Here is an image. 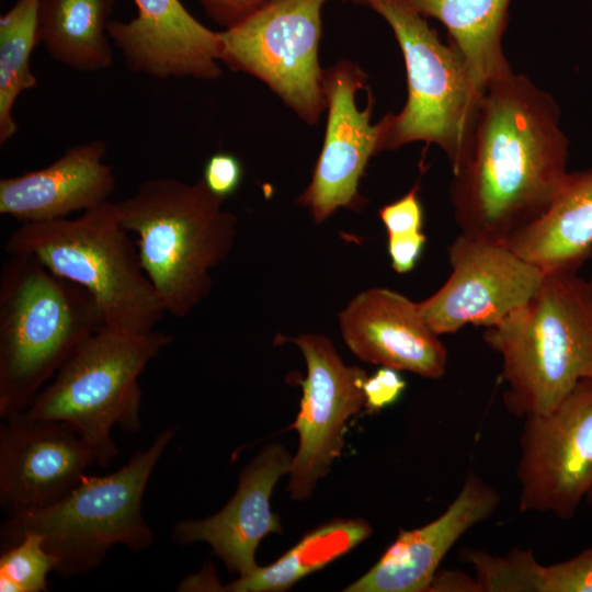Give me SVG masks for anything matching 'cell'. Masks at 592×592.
Segmentation results:
<instances>
[{"label": "cell", "mask_w": 592, "mask_h": 592, "mask_svg": "<svg viewBox=\"0 0 592 592\" xmlns=\"http://www.w3.org/2000/svg\"><path fill=\"white\" fill-rule=\"evenodd\" d=\"M372 534V526L363 519L333 520L307 533L273 563L258 566L228 583L224 591H286L304 577L348 554Z\"/></svg>", "instance_id": "cell-23"}, {"label": "cell", "mask_w": 592, "mask_h": 592, "mask_svg": "<svg viewBox=\"0 0 592 592\" xmlns=\"http://www.w3.org/2000/svg\"><path fill=\"white\" fill-rule=\"evenodd\" d=\"M383 16L403 55L408 98L397 114L379 122V150L414 141L439 146L453 173L464 162L475 130L482 94L451 45H445L425 18L402 0H361Z\"/></svg>", "instance_id": "cell-8"}, {"label": "cell", "mask_w": 592, "mask_h": 592, "mask_svg": "<svg viewBox=\"0 0 592 592\" xmlns=\"http://www.w3.org/2000/svg\"><path fill=\"white\" fill-rule=\"evenodd\" d=\"M516 477L522 513L576 515L592 488V379L550 412L524 418Z\"/></svg>", "instance_id": "cell-10"}, {"label": "cell", "mask_w": 592, "mask_h": 592, "mask_svg": "<svg viewBox=\"0 0 592 592\" xmlns=\"http://www.w3.org/2000/svg\"><path fill=\"white\" fill-rule=\"evenodd\" d=\"M345 1H353V2H355V3H360V2H361V0H345Z\"/></svg>", "instance_id": "cell-35"}, {"label": "cell", "mask_w": 592, "mask_h": 592, "mask_svg": "<svg viewBox=\"0 0 592 592\" xmlns=\"http://www.w3.org/2000/svg\"><path fill=\"white\" fill-rule=\"evenodd\" d=\"M105 325L86 289L33 255L9 254L0 272V419L26 410L75 351Z\"/></svg>", "instance_id": "cell-4"}, {"label": "cell", "mask_w": 592, "mask_h": 592, "mask_svg": "<svg viewBox=\"0 0 592 592\" xmlns=\"http://www.w3.org/2000/svg\"><path fill=\"white\" fill-rule=\"evenodd\" d=\"M288 340L300 350L307 375L301 382L299 412L291 425L298 432L299 445L292 459L287 491L293 500L306 501L341 455L349 421L365 407L367 374L346 365L323 334L306 333Z\"/></svg>", "instance_id": "cell-11"}, {"label": "cell", "mask_w": 592, "mask_h": 592, "mask_svg": "<svg viewBox=\"0 0 592 592\" xmlns=\"http://www.w3.org/2000/svg\"><path fill=\"white\" fill-rule=\"evenodd\" d=\"M568 157L553 95L513 71L493 81L449 186L460 232L504 243L548 207L569 172Z\"/></svg>", "instance_id": "cell-1"}, {"label": "cell", "mask_w": 592, "mask_h": 592, "mask_svg": "<svg viewBox=\"0 0 592 592\" xmlns=\"http://www.w3.org/2000/svg\"><path fill=\"white\" fill-rule=\"evenodd\" d=\"M201 178L189 184L175 178L144 181L117 204L122 226L138 236L145 273L167 312L184 318L209 294L212 270L230 254L236 217L223 208Z\"/></svg>", "instance_id": "cell-3"}, {"label": "cell", "mask_w": 592, "mask_h": 592, "mask_svg": "<svg viewBox=\"0 0 592 592\" xmlns=\"http://www.w3.org/2000/svg\"><path fill=\"white\" fill-rule=\"evenodd\" d=\"M500 502V493L470 471L439 517L400 531L379 560L344 591L425 592L448 550L468 530L489 519Z\"/></svg>", "instance_id": "cell-18"}, {"label": "cell", "mask_w": 592, "mask_h": 592, "mask_svg": "<svg viewBox=\"0 0 592 592\" xmlns=\"http://www.w3.org/2000/svg\"><path fill=\"white\" fill-rule=\"evenodd\" d=\"M362 68L343 59L323 69L327 124L321 151L310 183L297 198L309 209L316 224L323 223L338 208H361L365 200L358 183L372 156L380 152L382 124L371 123L372 96L362 111L356 94L365 89Z\"/></svg>", "instance_id": "cell-13"}, {"label": "cell", "mask_w": 592, "mask_h": 592, "mask_svg": "<svg viewBox=\"0 0 592 592\" xmlns=\"http://www.w3.org/2000/svg\"><path fill=\"white\" fill-rule=\"evenodd\" d=\"M452 273L430 297L418 303L439 335L467 325L492 327L525 305L539 289L544 273L505 243L460 232L448 247Z\"/></svg>", "instance_id": "cell-12"}, {"label": "cell", "mask_w": 592, "mask_h": 592, "mask_svg": "<svg viewBox=\"0 0 592 592\" xmlns=\"http://www.w3.org/2000/svg\"><path fill=\"white\" fill-rule=\"evenodd\" d=\"M54 569L55 559L44 547L43 537L36 533H25L1 550L0 591H47V576Z\"/></svg>", "instance_id": "cell-26"}, {"label": "cell", "mask_w": 592, "mask_h": 592, "mask_svg": "<svg viewBox=\"0 0 592 592\" xmlns=\"http://www.w3.org/2000/svg\"><path fill=\"white\" fill-rule=\"evenodd\" d=\"M116 0H41L37 35L50 57L83 72L110 68L107 34Z\"/></svg>", "instance_id": "cell-22"}, {"label": "cell", "mask_w": 592, "mask_h": 592, "mask_svg": "<svg viewBox=\"0 0 592 592\" xmlns=\"http://www.w3.org/2000/svg\"><path fill=\"white\" fill-rule=\"evenodd\" d=\"M426 592H481L475 577L460 570H439Z\"/></svg>", "instance_id": "cell-32"}, {"label": "cell", "mask_w": 592, "mask_h": 592, "mask_svg": "<svg viewBox=\"0 0 592 592\" xmlns=\"http://www.w3.org/2000/svg\"><path fill=\"white\" fill-rule=\"evenodd\" d=\"M585 501L592 505V488L589 491Z\"/></svg>", "instance_id": "cell-34"}, {"label": "cell", "mask_w": 592, "mask_h": 592, "mask_svg": "<svg viewBox=\"0 0 592 592\" xmlns=\"http://www.w3.org/2000/svg\"><path fill=\"white\" fill-rule=\"evenodd\" d=\"M93 465V449L66 421L24 411L1 420L0 505L7 516L58 502Z\"/></svg>", "instance_id": "cell-14"}, {"label": "cell", "mask_w": 592, "mask_h": 592, "mask_svg": "<svg viewBox=\"0 0 592 592\" xmlns=\"http://www.w3.org/2000/svg\"><path fill=\"white\" fill-rule=\"evenodd\" d=\"M206 14L226 27L237 23L257 9L273 0H196Z\"/></svg>", "instance_id": "cell-31"}, {"label": "cell", "mask_w": 592, "mask_h": 592, "mask_svg": "<svg viewBox=\"0 0 592 592\" xmlns=\"http://www.w3.org/2000/svg\"><path fill=\"white\" fill-rule=\"evenodd\" d=\"M173 436L174 430L167 428L118 470L84 475L58 502L7 516L0 527L2 548L25 533H36L55 559L54 571L67 578L93 571L116 545L135 554L146 550L153 544V533L143 515V498Z\"/></svg>", "instance_id": "cell-6"}, {"label": "cell", "mask_w": 592, "mask_h": 592, "mask_svg": "<svg viewBox=\"0 0 592 592\" xmlns=\"http://www.w3.org/2000/svg\"><path fill=\"white\" fill-rule=\"evenodd\" d=\"M173 340L156 329L135 334L105 325L75 351L24 412L68 422L93 449L96 464L107 467L118 454L113 428L130 433L141 429L140 374Z\"/></svg>", "instance_id": "cell-7"}, {"label": "cell", "mask_w": 592, "mask_h": 592, "mask_svg": "<svg viewBox=\"0 0 592 592\" xmlns=\"http://www.w3.org/2000/svg\"><path fill=\"white\" fill-rule=\"evenodd\" d=\"M504 243L544 274L580 272L592 258V168L568 172L545 212Z\"/></svg>", "instance_id": "cell-20"}, {"label": "cell", "mask_w": 592, "mask_h": 592, "mask_svg": "<svg viewBox=\"0 0 592 592\" xmlns=\"http://www.w3.org/2000/svg\"><path fill=\"white\" fill-rule=\"evenodd\" d=\"M378 215L388 236L422 231L423 209L418 183L399 200L383 206Z\"/></svg>", "instance_id": "cell-27"}, {"label": "cell", "mask_w": 592, "mask_h": 592, "mask_svg": "<svg viewBox=\"0 0 592 592\" xmlns=\"http://www.w3.org/2000/svg\"><path fill=\"white\" fill-rule=\"evenodd\" d=\"M292 459L282 444L264 446L241 470L228 503L212 516L179 521L172 527V540L182 546L206 543L229 572L239 577L252 572L260 542L270 533H282L270 500L276 482L288 475Z\"/></svg>", "instance_id": "cell-15"}, {"label": "cell", "mask_w": 592, "mask_h": 592, "mask_svg": "<svg viewBox=\"0 0 592 592\" xmlns=\"http://www.w3.org/2000/svg\"><path fill=\"white\" fill-rule=\"evenodd\" d=\"M405 388L406 382L399 371L382 366L364 382L365 408L371 412L380 411L395 403Z\"/></svg>", "instance_id": "cell-29"}, {"label": "cell", "mask_w": 592, "mask_h": 592, "mask_svg": "<svg viewBox=\"0 0 592 592\" xmlns=\"http://www.w3.org/2000/svg\"><path fill=\"white\" fill-rule=\"evenodd\" d=\"M326 1L273 0L219 32V60L264 82L308 124L327 110L318 60Z\"/></svg>", "instance_id": "cell-9"}, {"label": "cell", "mask_w": 592, "mask_h": 592, "mask_svg": "<svg viewBox=\"0 0 592 592\" xmlns=\"http://www.w3.org/2000/svg\"><path fill=\"white\" fill-rule=\"evenodd\" d=\"M134 2V19L111 20L107 27L130 70L157 79L213 80L221 75L219 32L197 21L180 0Z\"/></svg>", "instance_id": "cell-17"}, {"label": "cell", "mask_w": 592, "mask_h": 592, "mask_svg": "<svg viewBox=\"0 0 592 592\" xmlns=\"http://www.w3.org/2000/svg\"><path fill=\"white\" fill-rule=\"evenodd\" d=\"M470 565L482 592H592V547L548 566L531 549L503 556L477 549Z\"/></svg>", "instance_id": "cell-24"}, {"label": "cell", "mask_w": 592, "mask_h": 592, "mask_svg": "<svg viewBox=\"0 0 592 592\" xmlns=\"http://www.w3.org/2000/svg\"><path fill=\"white\" fill-rule=\"evenodd\" d=\"M242 175V166L236 156L217 152L206 161L202 179L213 194L225 200L238 190Z\"/></svg>", "instance_id": "cell-28"}, {"label": "cell", "mask_w": 592, "mask_h": 592, "mask_svg": "<svg viewBox=\"0 0 592 592\" xmlns=\"http://www.w3.org/2000/svg\"><path fill=\"white\" fill-rule=\"evenodd\" d=\"M41 0H16L0 16V145L16 133L12 112L18 96L37 86L31 70V55L38 45L37 21Z\"/></svg>", "instance_id": "cell-25"}, {"label": "cell", "mask_w": 592, "mask_h": 592, "mask_svg": "<svg viewBox=\"0 0 592 592\" xmlns=\"http://www.w3.org/2000/svg\"><path fill=\"white\" fill-rule=\"evenodd\" d=\"M8 254L35 257L56 275L86 289L106 326L147 333L167 312L145 273L138 249L106 201L75 219L22 223L9 236Z\"/></svg>", "instance_id": "cell-5"}, {"label": "cell", "mask_w": 592, "mask_h": 592, "mask_svg": "<svg viewBox=\"0 0 592 592\" xmlns=\"http://www.w3.org/2000/svg\"><path fill=\"white\" fill-rule=\"evenodd\" d=\"M105 155V143L92 140L69 147L45 168L1 179L0 214L38 223L109 201L115 177Z\"/></svg>", "instance_id": "cell-19"}, {"label": "cell", "mask_w": 592, "mask_h": 592, "mask_svg": "<svg viewBox=\"0 0 592 592\" xmlns=\"http://www.w3.org/2000/svg\"><path fill=\"white\" fill-rule=\"evenodd\" d=\"M426 238L422 231L388 236V253L391 267L397 273L411 271L419 261Z\"/></svg>", "instance_id": "cell-30"}, {"label": "cell", "mask_w": 592, "mask_h": 592, "mask_svg": "<svg viewBox=\"0 0 592 592\" xmlns=\"http://www.w3.org/2000/svg\"><path fill=\"white\" fill-rule=\"evenodd\" d=\"M341 335L361 361L429 379L446 371L447 350L423 319L419 304L395 291L373 287L339 312Z\"/></svg>", "instance_id": "cell-16"}, {"label": "cell", "mask_w": 592, "mask_h": 592, "mask_svg": "<svg viewBox=\"0 0 592 592\" xmlns=\"http://www.w3.org/2000/svg\"><path fill=\"white\" fill-rule=\"evenodd\" d=\"M423 18L439 20L448 31L449 45L462 57L483 94L496 80L512 72L502 49L511 0H402Z\"/></svg>", "instance_id": "cell-21"}, {"label": "cell", "mask_w": 592, "mask_h": 592, "mask_svg": "<svg viewBox=\"0 0 592 592\" xmlns=\"http://www.w3.org/2000/svg\"><path fill=\"white\" fill-rule=\"evenodd\" d=\"M213 569L202 570L200 573L183 579L178 591H224Z\"/></svg>", "instance_id": "cell-33"}, {"label": "cell", "mask_w": 592, "mask_h": 592, "mask_svg": "<svg viewBox=\"0 0 592 592\" xmlns=\"http://www.w3.org/2000/svg\"><path fill=\"white\" fill-rule=\"evenodd\" d=\"M483 341L502 358L503 405L519 418L550 412L592 379V275L544 274L537 293Z\"/></svg>", "instance_id": "cell-2"}]
</instances>
